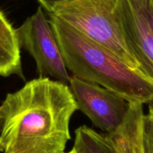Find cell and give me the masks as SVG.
<instances>
[{"label":"cell","mask_w":153,"mask_h":153,"mask_svg":"<svg viewBox=\"0 0 153 153\" xmlns=\"http://www.w3.org/2000/svg\"><path fill=\"white\" fill-rule=\"evenodd\" d=\"M3 153H65L77 104L69 85L38 77L7 93L1 104Z\"/></svg>","instance_id":"6da1fadb"},{"label":"cell","mask_w":153,"mask_h":153,"mask_svg":"<svg viewBox=\"0 0 153 153\" xmlns=\"http://www.w3.org/2000/svg\"><path fill=\"white\" fill-rule=\"evenodd\" d=\"M49 22L72 75L114 92L128 102L153 106V80L49 14Z\"/></svg>","instance_id":"7a4b0ae2"},{"label":"cell","mask_w":153,"mask_h":153,"mask_svg":"<svg viewBox=\"0 0 153 153\" xmlns=\"http://www.w3.org/2000/svg\"><path fill=\"white\" fill-rule=\"evenodd\" d=\"M49 14L76 28L128 66L143 71L126 34L120 0H65Z\"/></svg>","instance_id":"3957f363"},{"label":"cell","mask_w":153,"mask_h":153,"mask_svg":"<svg viewBox=\"0 0 153 153\" xmlns=\"http://www.w3.org/2000/svg\"><path fill=\"white\" fill-rule=\"evenodd\" d=\"M16 29L20 47L24 48L34 60L39 77L49 78L69 85L71 75L43 8H37L35 13Z\"/></svg>","instance_id":"277c9868"},{"label":"cell","mask_w":153,"mask_h":153,"mask_svg":"<svg viewBox=\"0 0 153 153\" xmlns=\"http://www.w3.org/2000/svg\"><path fill=\"white\" fill-rule=\"evenodd\" d=\"M69 87L78 110L106 134L116 130L125 119L129 102L114 92L72 74Z\"/></svg>","instance_id":"5b68a950"},{"label":"cell","mask_w":153,"mask_h":153,"mask_svg":"<svg viewBox=\"0 0 153 153\" xmlns=\"http://www.w3.org/2000/svg\"><path fill=\"white\" fill-rule=\"evenodd\" d=\"M149 0H120L126 34L142 70L153 80V27Z\"/></svg>","instance_id":"8992f818"},{"label":"cell","mask_w":153,"mask_h":153,"mask_svg":"<svg viewBox=\"0 0 153 153\" xmlns=\"http://www.w3.org/2000/svg\"><path fill=\"white\" fill-rule=\"evenodd\" d=\"M143 104L129 102L125 119L114 131L106 134L115 153H145Z\"/></svg>","instance_id":"52a82bcc"},{"label":"cell","mask_w":153,"mask_h":153,"mask_svg":"<svg viewBox=\"0 0 153 153\" xmlns=\"http://www.w3.org/2000/svg\"><path fill=\"white\" fill-rule=\"evenodd\" d=\"M20 48L16 29L0 10V76L14 74L25 80Z\"/></svg>","instance_id":"ba28073f"},{"label":"cell","mask_w":153,"mask_h":153,"mask_svg":"<svg viewBox=\"0 0 153 153\" xmlns=\"http://www.w3.org/2000/svg\"><path fill=\"white\" fill-rule=\"evenodd\" d=\"M80 153H115L106 134H101L86 125L75 130L73 147Z\"/></svg>","instance_id":"9c48e42d"},{"label":"cell","mask_w":153,"mask_h":153,"mask_svg":"<svg viewBox=\"0 0 153 153\" xmlns=\"http://www.w3.org/2000/svg\"><path fill=\"white\" fill-rule=\"evenodd\" d=\"M143 145L145 153H153V106H149L143 120Z\"/></svg>","instance_id":"30bf717a"},{"label":"cell","mask_w":153,"mask_h":153,"mask_svg":"<svg viewBox=\"0 0 153 153\" xmlns=\"http://www.w3.org/2000/svg\"><path fill=\"white\" fill-rule=\"evenodd\" d=\"M41 4V7L43 8L48 13L52 11V8L58 3L64 2L65 0H37Z\"/></svg>","instance_id":"8fae6325"},{"label":"cell","mask_w":153,"mask_h":153,"mask_svg":"<svg viewBox=\"0 0 153 153\" xmlns=\"http://www.w3.org/2000/svg\"><path fill=\"white\" fill-rule=\"evenodd\" d=\"M4 108H3L2 105H0V134L1 133L3 128V124H4Z\"/></svg>","instance_id":"7c38bea8"},{"label":"cell","mask_w":153,"mask_h":153,"mask_svg":"<svg viewBox=\"0 0 153 153\" xmlns=\"http://www.w3.org/2000/svg\"><path fill=\"white\" fill-rule=\"evenodd\" d=\"M65 153H80L79 152L76 151V149H74V148H72V150H70V151H69L68 152H65Z\"/></svg>","instance_id":"4fadbf2b"}]
</instances>
